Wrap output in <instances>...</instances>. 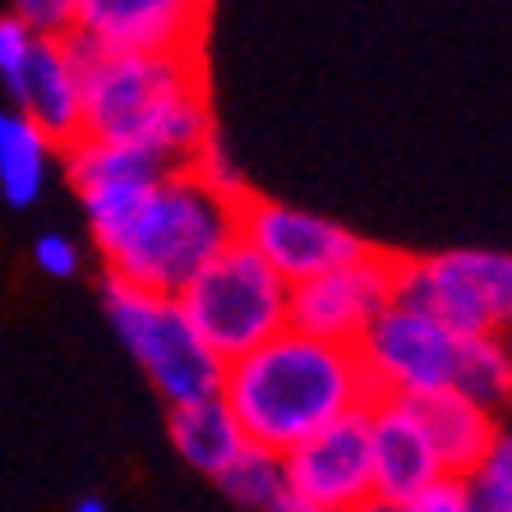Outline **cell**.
<instances>
[{"label": "cell", "instance_id": "obj_9", "mask_svg": "<svg viewBox=\"0 0 512 512\" xmlns=\"http://www.w3.org/2000/svg\"><path fill=\"white\" fill-rule=\"evenodd\" d=\"M282 480L314 512H356L374 499L370 457V406L346 411L333 425L314 429L310 439L282 453Z\"/></svg>", "mask_w": 512, "mask_h": 512}, {"label": "cell", "instance_id": "obj_20", "mask_svg": "<svg viewBox=\"0 0 512 512\" xmlns=\"http://www.w3.org/2000/svg\"><path fill=\"white\" fill-rule=\"evenodd\" d=\"M466 485L480 512H512V420H499V434L471 466Z\"/></svg>", "mask_w": 512, "mask_h": 512}, {"label": "cell", "instance_id": "obj_26", "mask_svg": "<svg viewBox=\"0 0 512 512\" xmlns=\"http://www.w3.org/2000/svg\"><path fill=\"white\" fill-rule=\"evenodd\" d=\"M268 512H314L310 503L300 499V494H291V489H282V494H277L273 503H268Z\"/></svg>", "mask_w": 512, "mask_h": 512}, {"label": "cell", "instance_id": "obj_25", "mask_svg": "<svg viewBox=\"0 0 512 512\" xmlns=\"http://www.w3.org/2000/svg\"><path fill=\"white\" fill-rule=\"evenodd\" d=\"M33 42H37V33L24 19L0 14V84H10L14 74H19V65H24L28 51H33Z\"/></svg>", "mask_w": 512, "mask_h": 512}, {"label": "cell", "instance_id": "obj_4", "mask_svg": "<svg viewBox=\"0 0 512 512\" xmlns=\"http://www.w3.org/2000/svg\"><path fill=\"white\" fill-rule=\"evenodd\" d=\"M102 314H107L116 342L130 351V360L148 379V388L167 406L222 393L227 360L208 351V342L194 333L190 314L180 310L176 296L139 291V286L102 273Z\"/></svg>", "mask_w": 512, "mask_h": 512}, {"label": "cell", "instance_id": "obj_21", "mask_svg": "<svg viewBox=\"0 0 512 512\" xmlns=\"http://www.w3.org/2000/svg\"><path fill=\"white\" fill-rule=\"evenodd\" d=\"M190 171L203 180V185H208V190L227 194V199H245V194H250V185H245V171L236 167V157L227 153V143L217 139V134L199 148V157L190 162Z\"/></svg>", "mask_w": 512, "mask_h": 512}, {"label": "cell", "instance_id": "obj_7", "mask_svg": "<svg viewBox=\"0 0 512 512\" xmlns=\"http://www.w3.org/2000/svg\"><path fill=\"white\" fill-rule=\"evenodd\" d=\"M351 351L365 370L374 402H393V397H425L453 388L462 337L448 333L439 319L393 300L388 310L374 314V323Z\"/></svg>", "mask_w": 512, "mask_h": 512}, {"label": "cell", "instance_id": "obj_3", "mask_svg": "<svg viewBox=\"0 0 512 512\" xmlns=\"http://www.w3.org/2000/svg\"><path fill=\"white\" fill-rule=\"evenodd\" d=\"M236 208L240 199L208 190L190 167H176L93 250L102 259V273L116 282L180 296L203 263H213L236 240Z\"/></svg>", "mask_w": 512, "mask_h": 512}, {"label": "cell", "instance_id": "obj_30", "mask_svg": "<svg viewBox=\"0 0 512 512\" xmlns=\"http://www.w3.org/2000/svg\"><path fill=\"white\" fill-rule=\"evenodd\" d=\"M185 5H194V10H208V5H213V0H185Z\"/></svg>", "mask_w": 512, "mask_h": 512}, {"label": "cell", "instance_id": "obj_27", "mask_svg": "<svg viewBox=\"0 0 512 512\" xmlns=\"http://www.w3.org/2000/svg\"><path fill=\"white\" fill-rule=\"evenodd\" d=\"M70 512H111V508H107L102 494H79V499L70 503Z\"/></svg>", "mask_w": 512, "mask_h": 512}, {"label": "cell", "instance_id": "obj_24", "mask_svg": "<svg viewBox=\"0 0 512 512\" xmlns=\"http://www.w3.org/2000/svg\"><path fill=\"white\" fill-rule=\"evenodd\" d=\"M397 512H480L471 499L466 476H439L434 485H425L416 499H406Z\"/></svg>", "mask_w": 512, "mask_h": 512}, {"label": "cell", "instance_id": "obj_23", "mask_svg": "<svg viewBox=\"0 0 512 512\" xmlns=\"http://www.w3.org/2000/svg\"><path fill=\"white\" fill-rule=\"evenodd\" d=\"M10 14L24 19L37 37H70L79 0H10Z\"/></svg>", "mask_w": 512, "mask_h": 512}, {"label": "cell", "instance_id": "obj_17", "mask_svg": "<svg viewBox=\"0 0 512 512\" xmlns=\"http://www.w3.org/2000/svg\"><path fill=\"white\" fill-rule=\"evenodd\" d=\"M60 162V143H51L28 116L14 107L0 111V203L14 213H28L51 190Z\"/></svg>", "mask_w": 512, "mask_h": 512}, {"label": "cell", "instance_id": "obj_2", "mask_svg": "<svg viewBox=\"0 0 512 512\" xmlns=\"http://www.w3.org/2000/svg\"><path fill=\"white\" fill-rule=\"evenodd\" d=\"M222 397L245 439L277 457L310 439L314 429L374 402L351 346L319 342L296 328H282L250 356L231 360L222 374Z\"/></svg>", "mask_w": 512, "mask_h": 512}, {"label": "cell", "instance_id": "obj_28", "mask_svg": "<svg viewBox=\"0 0 512 512\" xmlns=\"http://www.w3.org/2000/svg\"><path fill=\"white\" fill-rule=\"evenodd\" d=\"M499 346H503V356H508V370H512V323L499 333Z\"/></svg>", "mask_w": 512, "mask_h": 512}, {"label": "cell", "instance_id": "obj_8", "mask_svg": "<svg viewBox=\"0 0 512 512\" xmlns=\"http://www.w3.org/2000/svg\"><path fill=\"white\" fill-rule=\"evenodd\" d=\"M236 236L273 268L282 282H310V277L328 273L337 263H351L370 250L351 227H342L337 217H323L314 208L286 199H268V194H245L236 208Z\"/></svg>", "mask_w": 512, "mask_h": 512}, {"label": "cell", "instance_id": "obj_11", "mask_svg": "<svg viewBox=\"0 0 512 512\" xmlns=\"http://www.w3.org/2000/svg\"><path fill=\"white\" fill-rule=\"evenodd\" d=\"M60 171H65L74 199L84 208L93 245H102L134 213V203L153 190L171 167H162L153 153H143L134 143H111V139L79 134L74 143L60 148Z\"/></svg>", "mask_w": 512, "mask_h": 512}, {"label": "cell", "instance_id": "obj_22", "mask_svg": "<svg viewBox=\"0 0 512 512\" xmlns=\"http://www.w3.org/2000/svg\"><path fill=\"white\" fill-rule=\"evenodd\" d=\"M33 263H37V273L51 277V282H70V277L84 273V250L65 231H42L33 240Z\"/></svg>", "mask_w": 512, "mask_h": 512}, {"label": "cell", "instance_id": "obj_5", "mask_svg": "<svg viewBox=\"0 0 512 512\" xmlns=\"http://www.w3.org/2000/svg\"><path fill=\"white\" fill-rule=\"evenodd\" d=\"M176 300L208 351L227 365L291 323V282H282L240 236L213 263H203Z\"/></svg>", "mask_w": 512, "mask_h": 512}, {"label": "cell", "instance_id": "obj_14", "mask_svg": "<svg viewBox=\"0 0 512 512\" xmlns=\"http://www.w3.org/2000/svg\"><path fill=\"white\" fill-rule=\"evenodd\" d=\"M370 457H374V499L402 508L425 485L443 476L439 457L425 439V425L406 402H370Z\"/></svg>", "mask_w": 512, "mask_h": 512}, {"label": "cell", "instance_id": "obj_18", "mask_svg": "<svg viewBox=\"0 0 512 512\" xmlns=\"http://www.w3.org/2000/svg\"><path fill=\"white\" fill-rule=\"evenodd\" d=\"M453 393H462L466 402L485 406L494 416H503L512 406V370L503 356L499 337H462V360H457Z\"/></svg>", "mask_w": 512, "mask_h": 512}, {"label": "cell", "instance_id": "obj_12", "mask_svg": "<svg viewBox=\"0 0 512 512\" xmlns=\"http://www.w3.org/2000/svg\"><path fill=\"white\" fill-rule=\"evenodd\" d=\"M208 10L185 0H79L70 37L93 51L185 56L203 47Z\"/></svg>", "mask_w": 512, "mask_h": 512}, {"label": "cell", "instance_id": "obj_15", "mask_svg": "<svg viewBox=\"0 0 512 512\" xmlns=\"http://www.w3.org/2000/svg\"><path fill=\"white\" fill-rule=\"evenodd\" d=\"M416 411V420L425 425V439L439 457L443 476H471V466L485 457V448L499 434V416L485 406L466 402L462 393L443 388V393H425V397H393Z\"/></svg>", "mask_w": 512, "mask_h": 512}, {"label": "cell", "instance_id": "obj_29", "mask_svg": "<svg viewBox=\"0 0 512 512\" xmlns=\"http://www.w3.org/2000/svg\"><path fill=\"white\" fill-rule=\"evenodd\" d=\"M356 512H397V508H393V503H379V499H370V503H360Z\"/></svg>", "mask_w": 512, "mask_h": 512}, {"label": "cell", "instance_id": "obj_19", "mask_svg": "<svg viewBox=\"0 0 512 512\" xmlns=\"http://www.w3.org/2000/svg\"><path fill=\"white\" fill-rule=\"evenodd\" d=\"M222 494H227L236 508L245 512H268V503L277 499L286 489L282 480V457L277 453H263V448H254V443H245V453L236 457V462L222 471V476L213 480Z\"/></svg>", "mask_w": 512, "mask_h": 512}, {"label": "cell", "instance_id": "obj_10", "mask_svg": "<svg viewBox=\"0 0 512 512\" xmlns=\"http://www.w3.org/2000/svg\"><path fill=\"white\" fill-rule=\"evenodd\" d=\"M393 273L397 254L388 250H365L360 259L337 263L328 273L310 277V282L291 286V323L305 337L337 346H356L360 333L374 323V314L393 305Z\"/></svg>", "mask_w": 512, "mask_h": 512}, {"label": "cell", "instance_id": "obj_6", "mask_svg": "<svg viewBox=\"0 0 512 512\" xmlns=\"http://www.w3.org/2000/svg\"><path fill=\"white\" fill-rule=\"evenodd\" d=\"M393 300L457 337H499L512 323V250L397 254Z\"/></svg>", "mask_w": 512, "mask_h": 512}, {"label": "cell", "instance_id": "obj_16", "mask_svg": "<svg viewBox=\"0 0 512 512\" xmlns=\"http://www.w3.org/2000/svg\"><path fill=\"white\" fill-rule=\"evenodd\" d=\"M167 439H171V453L190 466L194 476H208V480L222 476L245 453V443H250L222 393L167 406Z\"/></svg>", "mask_w": 512, "mask_h": 512}, {"label": "cell", "instance_id": "obj_13", "mask_svg": "<svg viewBox=\"0 0 512 512\" xmlns=\"http://www.w3.org/2000/svg\"><path fill=\"white\" fill-rule=\"evenodd\" d=\"M5 93L14 97V111L60 148L84 134V74L70 37H37Z\"/></svg>", "mask_w": 512, "mask_h": 512}, {"label": "cell", "instance_id": "obj_1", "mask_svg": "<svg viewBox=\"0 0 512 512\" xmlns=\"http://www.w3.org/2000/svg\"><path fill=\"white\" fill-rule=\"evenodd\" d=\"M74 42V37H70ZM84 74V134L134 143L162 167H190L213 139V102L203 79V56H139V51H93L74 42Z\"/></svg>", "mask_w": 512, "mask_h": 512}]
</instances>
